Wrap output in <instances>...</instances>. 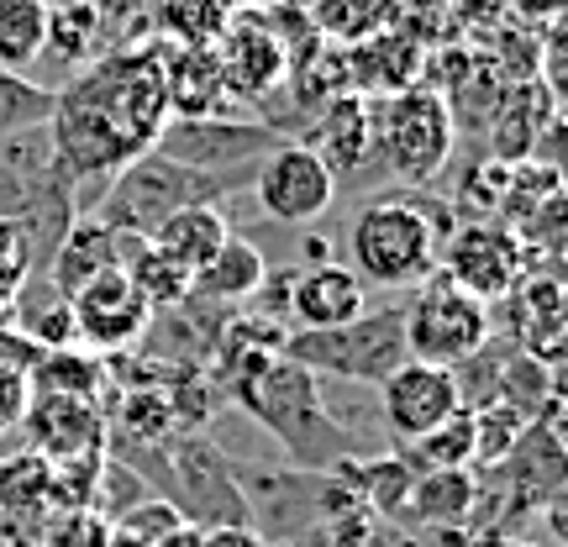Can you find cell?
<instances>
[{"mask_svg":"<svg viewBox=\"0 0 568 547\" xmlns=\"http://www.w3.org/2000/svg\"><path fill=\"white\" fill-rule=\"evenodd\" d=\"M368 311V284L347 264L326 259V264L290 269V295H284V316L295 332H337V326L358 322Z\"/></svg>","mask_w":568,"mask_h":547,"instance_id":"14","label":"cell"},{"mask_svg":"<svg viewBox=\"0 0 568 547\" xmlns=\"http://www.w3.org/2000/svg\"><path fill=\"white\" fill-rule=\"evenodd\" d=\"M316 159L332 169V180L343 184L347 174H358L364 163H374V111L358 95H332L316 117V138L305 142Z\"/></svg>","mask_w":568,"mask_h":547,"instance_id":"19","label":"cell"},{"mask_svg":"<svg viewBox=\"0 0 568 547\" xmlns=\"http://www.w3.org/2000/svg\"><path fill=\"white\" fill-rule=\"evenodd\" d=\"M280 358L311 368L316 379H343V385H385L395 368L406 364V322L400 305L385 311H364L358 322L337 326V332H290Z\"/></svg>","mask_w":568,"mask_h":547,"instance_id":"6","label":"cell"},{"mask_svg":"<svg viewBox=\"0 0 568 547\" xmlns=\"http://www.w3.org/2000/svg\"><path fill=\"white\" fill-rule=\"evenodd\" d=\"M400 458H406L416 474H426V468H468L474 464V416H468V411H453L437 432H426V437L400 447Z\"/></svg>","mask_w":568,"mask_h":547,"instance_id":"27","label":"cell"},{"mask_svg":"<svg viewBox=\"0 0 568 547\" xmlns=\"http://www.w3.org/2000/svg\"><path fill=\"white\" fill-rule=\"evenodd\" d=\"M226 237H232V226H226V216L216 205H190V211H174L148 243L159 247L180 274H195V269H205L216 259V247H222Z\"/></svg>","mask_w":568,"mask_h":547,"instance_id":"23","label":"cell"},{"mask_svg":"<svg viewBox=\"0 0 568 547\" xmlns=\"http://www.w3.org/2000/svg\"><path fill=\"white\" fill-rule=\"evenodd\" d=\"M453 237V211L426 190H389L358 205L347 226L353 274L379 290H416L437 274L443 243Z\"/></svg>","mask_w":568,"mask_h":547,"instance_id":"3","label":"cell"},{"mask_svg":"<svg viewBox=\"0 0 568 547\" xmlns=\"http://www.w3.org/2000/svg\"><path fill=\"white\" fill-rule=\"evenodd\" d=\"M253 180H237V174H201V169H184V163L163 159L159 148H148L138 159H126L101 190V205L90 211L105 232H116L126 243H142L153 237L174 211H190V205H216L222 195L243 190Z\"/></svg>","mask_w":568,"mask_h":547,"instance_id":"4","label":"cell"},{"mask_svg":"<svg viewBox=\"0 0 568 547\" xmlns=\"http://www.w3.org/2000/svg\"><path fill=\"white\" fill-rule=\"evenodd\" d=\"M48 280H53V295H74L90 280H101L111 269H122V237L105 232L95 216H74V222L59 232V243L48 247Z\"/></svg>","mask_w":568,"mask_h":547,"instance_id":"18","label":"cell"},{"mask_svg":"<svg viewBox=\"0 0 568 547\" xmlns=\"http://www.w3.org/2000/svg\"><path fill=\"white\" fill-rule=\"evenodd\" d=\"M453 411H464L453 368L406 358V364L379 385V416H385V432L400 447L416 443V437H426V432H437Z\"/></svg>","mask_w":568,"mask_h":547,"instance_id":"13","label":"cell"},{"mask_svg":"<svg viewBox=\"0 0 568 547\" xmlns=\"http://www.w3.org/2000/svg\"><path fill=\"white\" fill-rule=\"evenodd\" d=\"M163 90H169V117H216L226 105L222 63L211 48H190V53L163 48Z\"/></svg>","mask_w":568,"mask_h":547,"instance_id":"21","label":"cell"},{"mask_svg":"<svg viewBox=\"0 0 568 547\" xmlns=\"http://www.w3.org/2000/svg\"><path fill=\"white\" fill-rule=\"evenodd\" d=\"M437 274L447 284H458V290H468L474 301L500 305L516 290V280L527 274L521 232H510L500 222L453 226V237L443 243V259H437Z\"/></svg>","mask_w":568,"mask_h":547,"instance_id":"10","label":"cell"},{"mask_svg":"<svg viewBox=\"0 0 568 547\" xmlns=\"http://www.w3.org/2000/svg\"><path fill=\"white\" fill-rule=\"evenodd\" d=\"M510 311V332L527 358H542V364L558 368V353H564V284L558 274H521L516 290L506 295Z\"/></svg>","mask_w":568,"mask_h":547,"instance_id":"17","label":"cell"},{"mask_svg":"<svg viewBox=\"0 0 568 547\" xmlns=\"http://www.w3.org/2000/svg\"><path fill=\"white\" fill-rule=\"evenodd\" d=\"M27 406H32V379H27V368L0 364V437L27 422Z\"/></svg>","mask_w":568,"mask_h":547,"instance_id":"30","label":"cell"},{"mask_svg":"<svg viewBox=\"0 0 568 547\" xmlns=\"http://www.w3.org/2000/svg\"><path fill=\"white\" fill-rule=\"evenodd\" d=\"M122 274L132 280V290H138L142 301L153 305V316L169 311V305H184V295H190V274H180L148 237L142 243H126L122 237Z\"/></svg>","mask_w":568,"mask_h":547,"instance_id":"25","label":"cell"},{"mask_svg":"<svg viewBox=\"0 0 568 547\" xmlns=\"http://www.w3.org/2000/svg\"><path fill=\"white\" fill-rule=\"evenodd\" d=\"M474 416V464L479 468H500L510 458V447L521 443V432H527V416H516L510 406L500 401H489V406L468 411Z\"/></svg>","mask_w":568,"mask_h":547,"instance_id":"29","label":"cell"},{"mask_svg":"<svg viewBox=\"0 0 568 547\" xmlns=\"http://www.w3.org/2000/svg\"><path fill=\"white\" fill-rule=\"evenodd\" d=\"M232 401L268 426L280 447L290 453V464L301 468H337L353 458V437L332 422V411L322 401V379L311 368L290 364L280 353H232Z\"/></svg>","mask_w":568,"mask_h":547,"instance_id":"2","label":"cell"},{"mask_svg":"<svg viewBox=\"0 0 568 547\" xmlns=\"http://www.w3.org/2000/svg\"><path fill=\"white\" fill-rule=\"evenodd\" d=\"M163 159L184 163V169H201V174H237L253 180L268 148H280V126L268 122H237V117H169L159 132Z\"/></svg>","mask_w":568,"mask_h":547,"instance_id":"9","label":"cell"},{"mask_svg":"<svg viewBox=\"0 0 568 547\" xmlns=\"http://www.w3.org/2000/svg\"><path fill=\"white\" fill-rule=\"evenodd\" d=\"M374 111V163H385V174L400 190H422L447 169L453 159V111L437 90H395L385 101H368Z\"/></svg>","mask_w":568,"mask_h":547,"instance_id":"5","label":"cell"},{"mask_svg":"<svg viewBox=\"0 0 568 547\" xmlns=\"http://www.w3.org/2000/svg\"><path fill=\"white\" fill-rule=\"evenodd\" d=\"M163 122H169L163 48H116L59 90L48 117V148L63 174L111 180L126 159L159 142Z\"/></svg>","mask_w":568,"mask_h":547,"instance_id":"1","label":"cell"},{"mask_svg":"<svg viewBox=\"0 0 568 547\" xmlns=\"http://www.w3.org/2000/svg\"><path fill=\"white\" fill-rule=\"evenodd\" d=\"M400 322H406V353L416 364L458 368L495 343V311L468 290L447 284L443 274L416 284L410 305H400Z\"/></svg>","mask_w":568,"mask_h":547,"instance_id":"7","label":"cell"},{"mask_svg":"<svg viewBox=\"0 0 568 547\" xmlns=\"http://www.w3.org/2000/svg\"><path fill=\"white\" fill-rule=\"evenodd\" d=\"M510 6H516L527 21H558L564 17V0H510Z\"/></svg>","mask_w":568,"mask_h":547,"instance_id":"32","label":"cell"},{"mask_svg":"<svg viewBox=\"0 0 568 547\" xmlns=\"http://www.w3.org/2000/svg\"><path fill=\"white\" fill-rule=\"evenodd\" d=\"M53 101H59V90H53V84H38V80H27V74L0 69V142L48 126Z\"/></svg>","mask_w":568,"mask_h":547,"instance_id":"26","label":"cell"},{"mask_svg":"<svg viewBox=\"0 0 568 547\" xmlns=\"http://www.w3.org/2000/svg\"><path fill=\"white\" fill-rule=\"evenodd\" d=\"M222 80H226V95L237 90V95H268V90H280L284 80V42L274 38V17L264 11H243V17H232L222 27Z\"/></svg>","mask_w":568,"mask_h":547,"instance_id":"15","label":"cell"},{"mask_svg":"<svg viewBox=\"0 0 568 547\" xmlns=\"http://www.w3.org/2000/svg\"><path fill=\"white\" fill-rule=\"evenodd\" d=\"M32 379V395H80L90 401L95 395V379H101V364L90 353H59V347H42L38 364L27 368Z\"/></svg>","mask_w":568,"mask_h":547,"instance_id":"28","label":"cell"},{"mask_svg":"<svg viewBox=\"0 0 568 547\" xmlns=\"http://www.w3.org/2000/svg\"><path fill=\"white\" fill-rule=\"evenodd\" d=\"M201 547H268V537H258L253 527H211Z\"/></svg>","mask_w":568,"mask_h":547,"instance_id":"31","label":"cell"},{"mask_svg":"<svg viewBox=\"0 0 568 547\" xmlns=\"http://www.w3.org/2000/svg\"><path fill=\"white\" fill-rule=\"evenodd\" d=\"M474 500H479V479L468 468H426L410 479L406 527H458L474 516Z\"/></svg>","mask_w":568,"mask_h":547,"instance_id":"22","label":"cell"},{"mask_svg":"<svg viewBox=\"0 0 568 547\" xmlns=\"http://www.w3.org/2000/svg\"><path fill=\"white\" fill-rule=\"evenodd\" d=\"M69 326H74V343L90 353H126L153 332V305L132 290L122 269H111L69 295Z\"/></svg>","mask_w":568,"mask_h":547,"instance_id":"12","label":"cell"},{"mask_svg":"<svg viewBox=\"0 0 568 547\" xmlns=\"http://www.w3.org/2000/svg\"><path fill=\"white\" fill-rule=\"evenodd\" d=\"M253 195H258V211L268 222L284 226H311L322 222L332 201H337V180L305 142H280L268 148L258 174H253Z\"/></svg>","mask_w":568,"mask_h":547,"instance_id":"11","label":"cell"},{"mask_svg":"<svg viewBox=\"0 0 568 547\" xmlns=\"http://www.w3.org/2000/svg\"><path fill=\"white\" fill-rule=\"evenodd\" d=\"M153 458L169 464L159 474V485L169 489V500L184 516H195L205 527H253L243 485H237V468L226 464L222 447L201 443V437H180V443L159 447Z\"/></svg>","mask_w":568,"mask_h":547,"instance_id":"8","label":"cell"},{"mask_svg":"<svg viewBox=\"0 0 568 547\" xmlns=\"http://www.w3.org/2000/svg\"><path fill=\"white\" fill-rule=\"evenodd\" d=\"M21 426L32 432L38 453L63 458V464L90 458L105 437L101 411L90 406V401H80V395H32V406H27V422Z\"/></svg>","mask_w":568,"mask_h":547,"instance_id":"16","label":"cell"},{"mask_svg":"<svg viewBox=\"0 0 568 547\" xmlns=\"http://www.w3.org/2000/svg\"><path fill=\"white\" fill-rule=\"evenodd\" d=\"M268 280V264L264 253L247 243V237H226L222 247H216V259L205 269H195L190 274V295L184 301H201V305H243L258 295V284Z\"/></svg>","mask_w":568,"mask_h":547,"instance_id":"20","label":"cell"},{"mask_svg":"<svg viewBox=\"0 0 568 547\" xmlns=\"http://www.w3.org/2000/svg\"><path fill=\"white\" fill-rule=\"evenodd\" d=\"M53 6L48 0H0V69L27 74L48 53Z\"/></svg>","mask_w":568,"mask_h":547,"instance_id":"24","label":"cell"}]
</instances>
